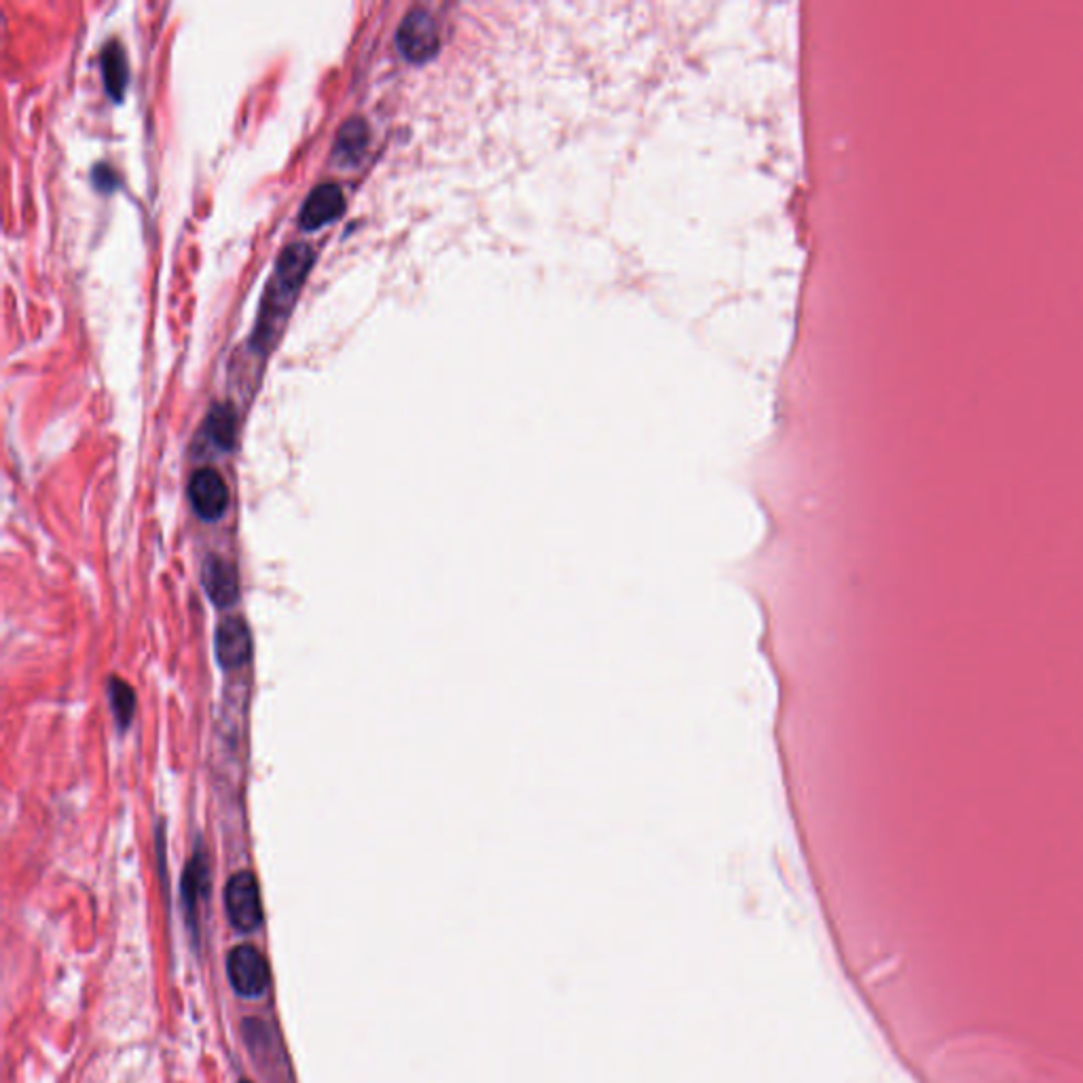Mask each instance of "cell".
I'll use <instances>...</instances> for the list:
<instances>
[{
    "mask_svg": "<svg viewBox=\"0 0 1083 1083\" xmlns=\"http://www.w3.org/2000/svg\"><path fill=\"white\" fill-rule=\"evenodd\" d=\"M311 265H314V252L305 244H292L280 255L276 269L271 274V280L262 295L257 326L252 335V344L259 347L260 351H267L280 335L284 322L288 320V314L301 292V286Z\"/></svg>",
    "mask_w": 1083,
    "mask_h": 1083,
    "instance_id": "6da1fadb",
    "label": "cell"
},
{
    "mask_svg": "<svg viewBox=\"0 0 1083 1083\" xmlns=\"http://www.w3.org/2000/svg\"><path fill=\"white\" fill-rule=\"evenodd\" d=\"M225 908L229 923L239 933L257 932L262 923L259 881L252 872H238L225 887Z\"/></svg>",
    "mask_w": 1083,
    "mask_h": 1083,
    "instance_id": "7a4b0ae2",
    "label": "cell"
},
{
    "mask_svg": "<svg viewBox=\"0 0 1083 1083\" xmlns=\"http://www.w3.org/2000/svg\"><path fill=\"white\" fill-rule=\"evenodd\" d=\"M396 43L400 47L403 56L417 64L434 58L440 47V30L433 13L421 7L411 9L398 26Z\"/></svg>",
    "mask_w": 1083,
    "mask_h": 1083,
    "instance_id": "3957f363",
    "label": "cell"
},
{
    "mask_svg": "<svg viewBox=\"0 0 1083 1083\" xmlns=\"http://www.w3.org/2000/svg\"><path fill=\"white\" fill-rule=\"evenodd\" d=\"M227 975L234 991L244 998L265 995L271 982L267 958L255 946H238L229 953Z\"/></svg>",
    "mask_w": 1083,
    "mask_h": 1083,
    "instance_id": "277c9868",
    "label": "cell"
},
{
    "mask_svg": "<svg viewBox=\"0 0 1083 1083\" xmlns=\"http://www.w3.org/2000/svg\"><path fill=\"white\" fill-rule=\"evenodd\" d=\"M189 498L201 519L217 520L229 506V489L215 468H201L191 477Z\"/></svg>",
    "mask_w": 1083,
    "mask_h": 1083,
    "instance_id": "5b68a950",
    "label": "cell"
},
{
    "mask_svg": "<svg viewBox=\"0 0 1083 1083\" xmlns=\"http://www.w3.org/2000/svg\"><path fill=\"white\" fill-rule=\"evenodd\" d=\"M217 658L225 669H239L252 656V635L244 618H225L217 628Z\"/></svg>",
    "mask_w": 1083,
    "mask_h": 1083,
    "instance_id": "8992f818",
    "label": "cell"
},
{
    "mask_svg": "<svg viewBox=\"0 0 1083 1083\" xmlns=\"http://www.w3.org/2000/svg\"><path fill=\"white\" fill-rule=\"evenodd\" d=\"M344 210H346V197H344L341 187L328 182V185L316 187L305 199L299 220H301L304 229L314 231V229H320L322 225L332 222L335 218L341 217Z\"/></svg>",
    "mask_w": 1083,
    "mask_h": 1083,
    "instance_id": "52a82bcc",
    "label": "cell"
},
{
    "mask_svg": "<svg viewBox=\"0 0 1083 1083\" xmlns=\"http://www.w3.org/2000/svg\"><path fill=\"white\" fill-rule=\"evenodd\" d=\"M203 588L215 606L229 607L238 602L239 574L238 567L227 562L225 557H208L203 565Z\"/></svg>",
    "mask_w": 1083,
    "mask_h": 1083,
    "instance_id": "ba28073f",
    "label": "cell"
},
{
    "mask_svg": "<svg viewBox=\"0 0 1083 1083\" xmlns=\"http://www.w3.org/2000/svg\"><path fill=\"white\" fill-rule=\"evenodd\" d=\"M102 74H105V83H107L110 96L115 100H121L123 91L128 87L130 70H128L126 51L117 41H110L102 51Z\"/></svg>",
    "mask_w": 1083,
    "mask_h": 1083,
    "instance_id": "9c48e42d",
    "label": "cell"
},
{
    "mask_svg": "<svg viewBox=\"0 0 1083 1083\" xmlns=\"http://www.w3.org/2000/svg\"><path fill=\"white\" fill-rule=\"evenodd\" d=\"M206 434L220 449H231L238 434V417L229 405L215 407L206 419Z\"/></svg>",
    "mask_w": 1083,
    "mask_h": 1083,
    "instance_id": "30bf717a",
    "label": "cell"
},
{
    "mask_svg": "<svg viewBox=\"0 0 1083 1083\" xmlns=\"http://www.w3.org/2000/svg\"><path fill=\"white\" fill-rule=\"evenodd\" d=\"M206 885H208L206 857L201 853H197L196 857L189 862V866L185 870V876H182V897H185V906L191 916L196 914L197 902L203 895Z\"/></svg>",
    "mask_w": 1083,
    "mask_h": 1083,
    "instance_id": "8fae6325",
    "label": "cell"
},
{
    "mask_svg": "<svg viewBox=\"0 0 1083 1083\" xmlns=\"http://www.w3.org/2000/svg\"><path fill=\"white\" fill-rule=\"evenodd\" d=\"M369 142V130L362 119H351L339 130L337 138V155L347 161H354Z\"/></svg>",
    "mask_w": 1083,
    "mask_h": 1083,
    "instance_id": "7c38bea8",
    "label": "cell"
},
{
    "mask_svg": "<svg viewBox=\"0 0 1083 1083\" xmlns=\"http://www.w3.org/2000/svg\"><path fill=\"white\" fill-rule=\"evenodd\" d=\"M110 709L115 714V719L121 728L130 726L133 709H136V694L123 679H110L109 684Z\"/></svg>",
    "mask_w": 1083,
    "mask_h": 1083,
    "instance_id": "4fadbf2b",
    "label": "cell"
},
{
    "mask_svg": "<svg viewBox=\"0 0 1083 1083\" xmlns=\"http://www.w3.org/2000/svg\"><path fill=\"white\" fill-rule=\"evenodd\" d=\"M93 178H96V187L98 189L109 191V189L115 187V173L110 172V168H107V166H98L96 172H93Z\"/></svg>",
    "mask_w": 1083,
    "mask_h": 1083,
    "instance_id": "5bb4252c",
    "label": "cell"
},
{
    "mask_svg": "<svg viewBox=\"0 0 1083 1083\" xmlns=\"http://www.w3.org/2000/svg\"><path fill=\"white\" fill-rule=\"evenodd\" d=\"M241 1083H250V1082H241Z\"/></svg>",
    "mask_w": 1083,
    "mask_h": 1083,
    "instance_id": "9a60e30c",
    "label": "cell"
}]
</instances>
